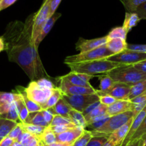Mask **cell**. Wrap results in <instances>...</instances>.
<instances>
[{"mask_svg":"<svg viewBox=\"0 0 146 146\" xmlns=\"http://www.w3.org/2000/svg\"><path fill=\"white\" fill-rule=\"evenodd\" d=\"M34 17V14L29 16L25 22L14 21L9 23L2 36L9 60L18 64L31 81L51 78L41 62L33 38Z\"/></svg>","mask_w":146,"mask_h":146,"instance_id":"6da1fadb","label":"cell"},{"mask_svg":"<svg viewBox=\"0 0 146 146\" xmlns=\"http://www.w3.org/2000/svg\"><path fill=\"white\" fill-rule=\"evenodd\" d=\"M67 65L71 69V71H73V72L88 74V75H92L94 76L98 74L106 75L107 74L111 72L115 68L127 66L125 64H120V63L108 61L107 59L75 63V64H70Z\"/></svg>","mask_w":146,"mask_h":146,"instance_id":"7a4b0ae2","label":"cell"},{"mask_svg":"<svg viewBox=\"0 0 146 146\" xmlns=\"http://www.w3.org/2000/svg\"><path fill=\"white\" fill-rule=\"evenodd\" d=\"M106 75L109 76L115 83L135 85L137 83L146 80V74L135 68L133 65L118 67L111 71Z\"/></svg>","mask_w":146,"mask_h":146,"instance_id":"3957f363","label":"cell"},{"mask_svg":"<svg viewBox=\"0 0 146 146\" xmlns=\"http://www.w3.org/2000/svg\"><path fill=\"white\" fill-rule=\"evenodd\" d=\"M133 117H134L133 111L110 116L108 121L101 128L91 131V133L94 136H106L109 138L113 133L125 125Z\"/></svg>","mask_w":146,"mask_h":146,"instance_id":"277c9868","label":"cell"},{"mask_svg":"<svg viewBox=\"0 0 146 146\" xmlns=\"http://www.w3.org/2000/svg\"><path fill=\"white\" fill-rule=\"evenodd\" d=\"M113 55L114 54L107 48L106 45L105 44L91 51H85L76 55L67 56L64 60V63L66 64H70L96 61V60L106 59Z\"/></svg>","mask_w":146,"mask_h":146,"instance_id":"5b68a950","label":"cell"},{"mask_svg":"<svg viewBox=\"0 0 146 146\" xmlns=\"http://www.w3.org/2000/svg\"><path fill=\"white\" fill-rule=\"evenodd\" d=\"M50 1L51 0H44L41 8L37 12L34 13V22H33L32 35L34 41L38 39L44 25L50 17Z\"/></svg>","mask_w":146,"mask_h":146,"instance_id":"8992f818","label":"cell"},{"mask_svg":"<svg viewBox=\"0 0 146 146\" xmlns=\"http://www.w3.org/2000/svg\"><path fill=\"white\" fill-rule=\"evenodd\" d=\"M62 98L74 110L83 113L90 105L99 101V96L97 94L92 95L67 96L63 94Z\"/></svg>","mask_w":146,"mask_h":146,"instance_id":"52a82bcc","label":"cell"},{"mask_svg":"<svg viewBox=\"0 0 146 146\" xmlns=\"http://www.w3.org/2000/svg\"><path fill=\"white\" fill-rule=\"evenodd\" d=\"M27 97L34 102L42 106L52 95L54 90L40 88L36 81H31L27 88H24Z\"/></svg>","mask_w":146,"mask_h":146,"instance_id":"ba28073f","label":"cell"},{"mask_svg":"<svg viewBox=\"0 0 146 146\" xmlns=\"http://www.w3.org/2000/svg\"><path fill=\"white\" fill-rule=\"evenodd\" d=\"M106 59L108 61H113V62L125 64V65H134L141 61L146 60V54L139 52V51L125 49V51L119 54L108 57Z\"/></svg>","mask_w":146,"mask_h":146,"instance_id":"9c48e42d","label":"cell"},{"mask_svg":"<svg viewBox=\"0 0 146 146\" xmlns=\"http://www.w3.org/2000/svg\"><path fill=\"white\" fill-rule=\"evenodd\" d=\"M131 89V86L121 83H114L113 85L108 91L102 92L100 90H96V94L98 96L104 95L111 96L118 101H130L129 95Z\"/></svg>","mask_w":146,"mask_h":146,"instance_id":"30bf717a","label":"cell"},{"mask_svg":"<svg viewBox=\"0 0 146 146\" xmlns=\"http://www.w3.org/2000/svg\"><path fill=\"white\" fill-rule=\"evenodd\" d=\"M59 89L61 90L63 94L67 96H77V95H92L96 94V90L92 88L88 87L78 86L72 85L68 81L62 79L59 77Z\"/></svg>","mask_w":146,"mask_h":146,"instance_id":"8fae6325","label":"cell"},{"mask_svg":"<svg viewBox=\"0 0 146 146\" xmlns=\"http://www.w3.org/2000/svg\"><path fill=\"white\" fill-rule=\"evenodd\" d=\"M108 39L107 36L100 37V38H94V39H84L79 38L76 43V48L80 51L79 53L85 52V51H91L96 49L103 45H105L108 42Z\"/></svg>","mask_w":146,"mask_h":146,"instance_id":"7c38bea8","label":"cell"},{"mask_svg":"<svg viewBox=\"0 0 146 146\" xmlns=\"http://www.w3.org/2000/svg\"><path fill=\"white\" fill-rule=\"evenodd\" d=\"M94 76L88 75L85 74H78V73L73 72L71 71L67 74L66 75L61 76L60 78L65 81H68L72 85L78 86L88 87V88H92V86L89 83L90 79L94 78Z\"/></svg>","mask_w":146,"mask_h":146,"instance_id":"4fadbf2b","label":"cell"},{"mask_svg":"<svg viewBox=\"0 0 146 146\" xmlns=\"http://www.w3.org/2000/svg\"><path fill=\"white\" fill-rule=\"evenodd\" d=\"M133 118L134 117H133L125 125H123L122 127H121L118 130H116L115 132L113 133L109 136L108 140H110L111 142L113 143L115 145L118 146H121V144L123 143L124 139H125V137L128 135V132H129L130 128H131V125L133 123Z\"/></svg>","mask_w":146,"mask_h":146,"instance_id":"5bb4252c","label":"cell"},{"mask_svg":"<svg viewBox=\"0 0 146 146\" xmlns=\"http://www.w3.org/2000/svg\"><path fill=\"white\" fill-rule=\"evenodd\" d=\"M133 104L131 101H117L112 105L108 106L107 114L109 116H113V115L133 111Z\"/></svg>","mask_w":146,"mask_h":146,"instance_id":"9a60e30c","label":"cell"},{"mask_svg":"<svg viewBox=\"0 0 146 146\" xmlns=\"http://www.w3.org/2000/svg\"><path fill=\"white\" fill-rule=\"evenodd\" d=\"M85 130L81 127L76 126L69 131L56 135V141L66 143H74L82 135Z\"/></svg>","mask_w":146,"mask_h":146,"instance_id":"2e32d148","label":"cell"},{"mask_svg":"<svg viewBox=\"0 0 146 146\" xmlns=\"http://www.w3.org/2000/svg\"><path fill=\"white\" fill-rule=\"evenodd\" d=\"M146 116V106L138 115H135L133 118V123L131 125V128H130V131L128 132V135L125 137V138L124 139L123 142L121 144V146H126L131 141V138H132L133 135H134V133H135V131L138 130V128H139V126L141 125V124L142 123L143 121L144 120L145 117Z\"/></svg>","mask_w":146,"mask_h":146,"instance_id":"e0dca14e","label":"cell"},{"mask_svg":"<svg viewBox=\"0 0 146 146\" xmlns=\"http://www.w3.org/2000/svg\"><path fill=\"white\" fill-rule=\"evenodd\" d=\"M71 109H72V108L70 106L69 104L64 98H61L53 108H49L48 110L54 115H61V116L69 118L68 114H69Z\"/></svg>","mask_w":146,"mask_h":146,"instance_id":"ac0fdd59","label":"cell"},{"mask_svg":"<svg viewBox=\"0 0 146 146\" xmlns=\"http://www.w3.org/2000/svg\"><path fill=\"white\" fill-rule=\"evenodd\" d=\"M61 13L56 12L55 14H53L51 17L48 18V19L47 20L46 23L45 25H44V28H43L42 31H41V34H40L39 36H38V39H37L36 41V46L37 48H38V46H39L40 43L43 41V39L45 38V36H46L47 34L49 33V31H51L52 27H54L55 22L57 21L58 19H59V17H61Z\"/></svg>","mask_w":146,"mask_h":146,"instance_id":"d6986e66","label":"cell"},{"mask_svg":"<svg viewBox=\"0 0 146 146\" xmlns=\"http://www.w3.org/2000/svg\"><path fill=\"white\" fill-rule=\"evenodd\" d=\"M106 45L107 48L114 55L125 51V49H127V46H128L126 40L122 39V38H112V39H110L106 44Z\"/></svg>","mask_w":146,"mask_h":146,"instance_id":"ffe728a7","label":"cell"},{"mask_svg":"<svg viewBox=\"0 0 146 146\" xmlns=\"http://www.w3.org/2000/svg\"><path fill=\"white\" fill-rule=\"evenodd\" d=\"M23 123L40 125V126L46 127V128L49 127V125L47 124V123L44 120L41 111L29 113L27 118H26L25 121Z\"/></svg>","mask_w":146,"mask_h":146,"instance_id":"44dd1931","label":"cell"},{"mask_svg":"<svg viewBox=\"0 0 146 146\" xmlns=\"http://www.w3.org/2000/svg\"><path fill=\"white\" fill-rule=\"evenodd\" d=\"M18 125V123L0 118V142L9 136L10 132Z\"/></svg>","mask_w":146,"mask_h":146,"instance_id":"7402d4cb","label":"cell"},{"mask_svg":"<svg viewBox=\"0 0 146 146\" xmlns=\"http://www.w3.org/2000/svg\"><path fill=\"white\" fill-rule=\"evenodd\" d=\"M68 116H69V119L71 120V122L76 126L81 127L84 129H86V128H87L88 126V123H87V121H86L83 113L72 108L68 114Z\"/></svg>","mask_w":146,"mask_h":146,"instance_id":"603a6c76","label":"cell"},{"mask_svg":"<svg viewBox=\"0 0 146 146\" xmlns=\"http://www.w3.org/2000/svg\"><path fill=\"white\" fill-rule=\"evenodd\" d=\"M17 92H18L19 94H21V96H22L29 112L33 113V112H36V111H42L43 109L42 108H41V106L37 104L36 103L32 101L31 100H30L29 98L27 97V94H26L25 92H24V90L23 87H17Z\"/></svg>","mask_w":146,"mask_h":146,"instance_id":"cb8c5ba5","label":"cell"},{"mask_svg":"<svg viewBox=\"0 0 146 146\" xmlns=\"http://www.w3.org/2000/svg\"><path fill=\"white\" fill-rule=\"evenodd\" d=\"M140 21H141V19L139 18V17H138L136 13H130L126 11L125 19H124V22L122 27L128 32H129L134 27H135L139 23Z\"/></svg>","mask_w":146,"mask_h":146,"instance_id":"d4e9b609","label":"cell"},{"mask_svg":"<svg viewBox=\"0 0 146 146\" xmlns=\"http://www.w3.org/2000/svg\"><path fill=\"white\" fill-rule=\"evenodd\" d=\"M17 93V96L15 100V103L17 107V110H18L20 121H21V123H24L25 121L26 118L28 116L29 112L28 109H27V106H26L25 103H24V101L23 99L22 96H21V94H19L18 92Z\"/></svg>","mask_w":146,"mask_h":146,"instance_id":"484cf974","label":"cell"},{"mask_svg":"<svg viewBox=\"0 0 146 146\" xmlns=\"http://www.w3.org/2000/svg\"><path fill=\"white\" fill-rule=\"evenodd\" d=\"M107 110H108V106L100 102V104L92 111L84 115L86 121H87V123H88V121H91L92 119L106 115Z\"/></svg>","mask_w":146,"mask_h":146,"instance_id":"4316f807","label":"cell"},{"mask_svg":"<svg viewBox=\"0 0 146 146\" xmlns=\"http://www.w3.org/2000/svg\"><path fill=\"white\" fill-rule=\"evenodd\" d=\"M21 125L23 128V131H26V132L29 133L31 135L36 137L38 139L41 136V135L44 133L45 130L47 128L46 127L40 126V125H31V124H26L23 123H21Z\"/></svg>","mask_w":146,"mask_h":146,"instance_id":"83f0119b","label":"cell"},{"mask_svg":"<svg viewBox=\"0 0 146 146\" xmlns=\"http://www.w3.org/2000/svg\"><path fill=\"white\" fill-rule=\"evenodd\" d=\"M131 101L133 104V112L134 117H135L146 106V91L143 93L141 95L131 100Z\"/></svg>","mask_w":146,"mask_h":146,"instance_id":"f1b7e54d","label":"cell"},{"mask_svg":"<svg viewBox=\"0 0 146 146\" xmlns=\"http://www.w3.org/2000/svg\"><path fill=\"white\" fill-rule=\"evenodd\" d=\"M62 96L63 93L61 92V91L59 89V88H58V87L56 88L55 89H54L52 95H51V96L49 97V98L47 100L46 104L41 106L42 109L48 110L49 109V108H53V107L57 104V102L62 98Z\"/></svg>","mask_w":146,"mask_h":146,"instance_id":"f546056e","label":"cell"},{"mask_svg":"<svg viewBox=\"0 0 146 146\" xmlns=\"http://www.w3.org/2000/svg\"><path fill=\"white\" fill-rule=\"evenodd\" d=\"M0 118H4V119L9 120V121H14V122L18 123H21V121H20V118H19V115L18 110H17V105H16L15 101L13 103L11 108L9 109V111H7V113H5L0 115Z\"/></svg>","mask_w":146,"mask_h":146,"instance_id":"4dcf8cb0","label":"cell"},{"mask_svg":"<svg viewBox=\"0 0 146 146\" xmlns=\"http://www.w3.org/2000/svg\"><path fill=\"white\" fill-rule=\"evenodd\" d=\"M40 141L46 145H51L56 141V135L54 133V131L51 129L50 126L47 128L44 132V133L41 135L39 138Z\"/></svg>","mask_w":146,"mask_h":146,"instance_id":"1f68e13d","label":"cell"},{"mask_svg":"<svg viewBox=\"0 0 146 146\" xmlns=\"http://www.w3.org/2000/svg\"><path fill=\"white\" fill-rule=\"evenodd\" d=\"M146 91V80L137 83L135 85L131 86V92L129 95V100L133 99L135 97L141 95L143 93Z\"/></svg>","mask_w":146,"mask_h":146,"instance_id":"d6a6232c","label":"cell"},{"mask_svg":"<svg viewBox=\"0 0 146 146\" xmlns=\"http://www.w3.org/2000/svg\"><path fill=\"white\" fill-rule=\"evenodd\" d=\"M128 33V31L123 27H117L112 29L106 36L108 40L112 39V38H122V39L126 40Z\"/></svg>","mask_w":146,"mask_h":146,"instance_id":"836d02e7","label":"cell"},{"mask_svg":"<svg viewBox=\"0 0 146 146\" xmlns=\"http://www.w3.org/2000/svg\"><path fill=\"white\" fill-rule=\"evenodd\" d=\"M126 9L127 12H135L137 8L141 4L146 2V0H119Z\"/></svg>","mask_w":146,"mask_h":146,"instance_id":"e575fe53","label":"cell"},{"mask_svg":"<svg viewBox=\"0 0 146 146\" xmlns=\"http://www.w3.org/2000/svg\"><path fill=\"white\" fill-rule=\"evenodd\" d=\"M110 118L109 115L108 114L105 115H103L101 117H98V118H96L94 119H92L91 121H88V128H91L92 131L94 130L98 129V128H101L106 122L108 120V118Z\"/></svg>","mask_w":146,"mask_h":146,"instance_id":"d590c367","label":"cell"},{"mask_svg":"<svg viewBox=\"0 0 146 146\" xmlns=\"http://www.w3.org/2000/svg\"><path fill=\"white\" fill-rule=\"evenodd\" d=\"M93 136L91 131L85 130L82 135L74 143L73 146H86Z\"/></svg>","mask_w":146,"mask_h":146,"instance_id":"8d00e7d4","label":"cell"},{"mask_svg":"<svg viewBox=\"0 0 146 146\" xmlns=\"http://www.w3.org/2000/svg\"><path fill=\"white\" fill-rule=\"evenodd\" d=\"M100 78V91L102 92L108 91L111 88L114 82L112 78L108 75H105L104 76H99Z\"/></svg>","mask_w":146,"mask_h":146,"instance_id":"74e56055","label":"cell"},{"mask_svg":"<svg viewBox=\"0 0 146 146\" xmlns=\"http://www.w3.org/2000/svg\"><path fill=\"white\" fill-rule=\"evenodd\" d=\"M17 93H7L0 91V106L14 102L17 98Z\"/></svg>","mask_w":146,"mask_h":146,"instance_id":"f35d334b","label":"cell"},{"mask_svg":"<svg viewBox=\"0 0 146 146\" xmlns=\"http://www.w3.org/2000/svg\"><path fill=\"white\" fill-rule=\"evenodd\" d=\"M145 136H146V116L145 117L142 123L141 124L139 128H138V130L135 131L134 135H133L130 143H131V141L140 139V138H142Z\"/></svg>","mask_w":146,"mask_h":146,"instance_id":"ab89813d","label":"cell"},{"mask_svg":"<svg viewBox=\"0 0 146 146\" xmlns=\"http://www.w3.org/2000/svg\"><path fill=\"white\" fill-rule=\"evenodd\" d=\"M37 85L40 87V88H45V89H51L54 90L56 88H57L56 86L51 81L50 78H42L40 79L35 81Z\"/></svg>","mask_w":146,"mask_h":146,"instance_id":"60d3db41","label":"cell"},{"mask_svg":"<svg viewBox=\"0 0 146 146\" xmlns=\"http://www.w3.org/2000/svg\"><path fill=\"white\" fill-rule=\"evenodd\" d=\"M74 124L71 122V120L66 117L61 116L59 115H55L53 119L52 123L50 126H56V125H71Z\"/></svg>","mask_w":146,"mask_h":146,"instance_id":"b9f144b4","label":"cell"},{"mask_svg":"<svg viewBox=\"0 0 146 146\" xmlns=\"http://www.w3.org/2000/svg\"><path fill=\"white\" fill-rule=\"evenodd\" d=\"M108 141V137L93 136L86 146H104Z\"/></svg>","mask_w":146,"mask_h":146,"instance_id":"7bdbcfd3","label":"cell"},{"mask_svg":"<svg viewBox=\"0 0 146 146\" xmlns=\"http://www.w3.org/2000/svg\"><path fill=\"white\" fill-rule=\"evenodd\" d=\"M76 127L74 124H71V125H56V126H50L51 129L54 131L56 135H58L62 133L68 131L72 128Z\"/></svg>","mask_w":146,"mask_h":146,"instance_id":"ee69618b","label":"cell"},{"mask_svg":"<svg viewBox=\"0 0 146 146\" xmlns=\"http://www.w3.org/2000/svg\"><path fill=\"white\" fill-rule=\"evenodd\" d=\"M23 132V128L21 127V123H18V125L12 130V131L10 132L9 135V137H10L11 138H12L14 141H17V138H19L20 135H21V133Z\"/></svg>","mask_w":146,"mask_h":146,"instance_id":"f6af8a7d","label":"cell"},{"mask_svg":"<svg viewBox=\"0 0 146 146\" xmlns=\"http://www.w3.org/2000/svg\"><path fill=\"white\" fill-rule=\"evenodd\" d=\"M99 98H100L99 99L100 102H101L102 104H104V105L107 106H109L112 105V104H114L115 101H118V100L115 99V98H113V97L108 95L101 96H99Z\"/></svg>","mask_w":146,"mask_h":146,"instance_id":"bcb514c9","label":"cell"},{"mask_svg":"<svg viewBox=\"0 0 146 146\" xmlns=\"http://www.w3.org/2000/svg\"><path fill=\"white\" fill-rule=\"evenodd\" d=\"M127 49L146 54V44H128Z\"/></svg>","mask_w":146,"mask_h":146,"instance_id":"7dc6e473","label":"cell"},{"mask_svg":"<svg viewBox=\"0 0 146 146\" xmlns=\"http://www.w3.org/2000/svg\"><path fill=\"white\" fill-rule=\"evenodd\" d=\"M135 13L138 15L139 18L141 19H146V2L141 4L137 8Z\"/></svg>","mask_w":146,"mask_h":146,"instance_id":"c3c4849f","label":"cell"},{"mask_svg":"<svg viewBox=\"0 0 146 146\" xmlns=\"http://www.w3.org/2000/svg\"><path fill=\"white\" fill-rule=\"evenodd\" d=\"M41 111H42V114L44 120L47 123V124L50 126L51 123H52L53 119H54V115L53 113H51L48 110H42Z\"/></svg>","mask_w":146,"mask_h":146,"instance_id":"681fc988","label":"cell"},{"mask_svg":"<svg viewBox=\"0 0 146 146\" xmlns=\"http://www.w3.org/2000/svg\"><path fill=\"white\" fill-rule=\"evenodd\" d=\"M61 0H51L50 1V17L56 13V10L58 8Z\"/></svg>","mask_w":146,"mask_h":146,"instance_id":"f907efd6","label":"cell"},{"mask_svg":"<svg viewBox=\"0 0 146 146\" xmlns=\"http://www.w3.org/2000/svg\"><path fill=\"white\" fill-rule=\"evenodd\" d=\"M145 141L146 136L143 137V138H140V139L131 141V142L129 143L126 146H145Z\"/></svg>","mask_w":146,"mask_h":146,"instance_id":"816d5d0a","label":"cell"},{"mask_svg":"<svg viewBox=\"0 0 146 146\" xmlns=\"http://www.w3.org/2000/svg\"><path fill=\"white\" fill-rule=\"evenodd\" d=\"M17 0H1V5H0V11L12 5Z\"/></svg>","mask_w":146,"mask_h":146,"instance_id":"f5cc1de1","label":"cell"},{"mask_svg":"<svg viewBox=\"0 0 146 146\" xmlns=\"http://www.w3.org/2000/svg\"><path fill=\"white\" fill-rule=\"evenodd\" d=\"M133 66L134 68H136L138 71H141V72L145 73L146 74V60L141 61V62L134 64V65Z\"/></svg>","mask_w":146,"mask_h":146,"instance_id":"db71d44e","label":"cell"},{"mask_svg":"<svg viewBox=\"0 0 146 146\" xmlns=\"http://www.w3.org/2000/svg\"><path fill=\"white\" fill-rule=\"evenodd\" d=\"M14 141H15L13 140L12 138L7 136L0 142V146H11L13 145V143H14Z\"/></svg>","mask_w":146,"mask_h":146,"instance_id":"11a10c76","label":"cell"},{"mask_svg":"<svg viewBox=\"0 0 146 146\" xmlns=\"http://www.w3.org/2000/svg\"><path fill=\"white\" fill-rule=\"evenodd\" d=\"M31 135L30 133H27V132H26V131H23V132L21 133V135H20L19 136V138H17V141H18V142L21 143L24 142V141H26L27 138H29Z\"/></svg>","mask_w":146,"mask_h":146,"instance_id":"9f6ffc18","label":"cell"},{"mask_svg":"<svg viewBox=\"0 0 146 146\" xmlns=\"http://www.w3.org/2000/svg\"><path fill=\"white\" fill-rule=\"evenodd\" d=\"M99 104H100V101H98V102L95 103V104H91V105H90L89 106H88V108H87L86 109L85 111L83 112V114H84V115H86V114L89 113L91 112V111H92L93 110H94V108H95Z\"/></svg>","mask_w":146,"mask_h":146,"instance_id":"6f0895ef","label":"cell"},{"mask_svg":"<svg viewBox=\"0 0 146 146\" xmlns=\"http://www.w3.org/2000/svg\"><path fill=\"white\" fill-rule=\"evenodd\" d=\"M74 143H66L56 142L49 146H73Z\"/></svg>","mask_w":146,"mask_h":146,"instance_id":"680465c9","label":"cell"},{"mask_svg":"<svg viewBox=\"0 0 146 146\" xmlns=\"http://www.w3.org/2000/svg\"><path fill=\"white\" fill-rule=\"evenodd\" d=\"M5 43H4V38H2V36H0V52L3 51H5Z\"/></svg>","mask_w":146,"mask_h":146,"instance_id":"91938a15","label":"cell"},{"mask_svg":"<svg viewBox=\"0 0 146 146\" xmlns=\"http://www.w3.org/2000/svg\"><path fill=\"white\" fill-rule=\"evenodd\" d=\"M104 146H118V145H115V144H114L113 143L111 142V141H110V140H108V142H107L106 143L105 145H104Z\"/></svg>","mask_w":146,"mask_h":146,"instance_id":"94428289","label":"cell"},{"mask_svg":"<svg viewBox=\"0 0 146 146\" xmlns=\"http://www.w3.org/2000/svg\"><path fill=\"white\" fill-rule=\"evenodd\" d=\"M11 146H23V145H22V144L21 143L18 142V141H15L14 142V143H13V145Z\"/></svg>","mask_w":146,"mask_h":146,"instance_id":"6125c7cd","label":"cell"},{"mask_svg":"<svg viewBox=\"0 0 146 146\" xmlns=\"http://www.w3.org/2000/svg\"><path fill=\"white\" fill-rule=\"evenodd\" d=\"M43 145H44V143H43L39 140V141H38V144H37L36 146H43Z\"/></svg>","mask_w":146,"mask_h":146,"instance_id":"be15d7a7","label":"cell"},{"mask_svg":"<svg viewBox=\"0 0 146 146\" xmlns=\"http://www.w3.org/2000/svg\"><path fill=\"white\" fill-rule=\"evenodd\" d=\"M43 146H48V145H44H44H43Z\"/></svg>","mask_w":146,"mask_h":146,"instance_id":"e7e4bbea","label":"cell"},{"mask_svg":"<svg viewBox=\"0 0 146 146\" xmlns=\"http://www.w3.org/2000/svg\"><path fill=\"white\" fill-rule=\"evenodd\" d=\"M1 0H0V5H1Z\"/></svg>","mask_w":146,"mask_h":146,"instance_id":"03108f58","label":"cell"}]
</instances>
